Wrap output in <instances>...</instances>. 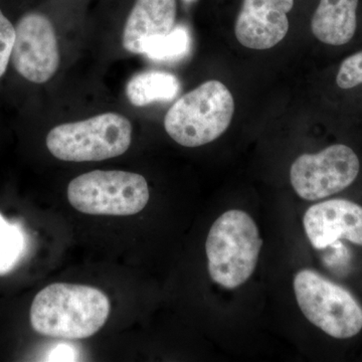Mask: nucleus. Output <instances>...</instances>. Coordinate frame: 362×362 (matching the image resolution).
<instances>
[{"instance_id":"obj_4","label":"nucleus","mask_w":362,"mask_h":362,"mask_svg":"<svg viewBox=\"0 0 362 362\" xmlns=\"http://www.w3.org/2000/svg\"><path fill=\"white\" fill-rule=\"evenodd\" d=\"M132 131L126 117L110 112L52 128L47 136V147L59 160H106L129 149Z\"/></svg>"},{"instance_id":"obj_15","label":"nucleus","mask_w":362,"mask_h":362,"mask_svg":"<svg viewBox=\"0 0 362 362\" xmlns=\"http://www.w3.org/2000/svg\"><path fill=\"white\" fill-rule=\"evenodd\" d=\"M192 47V37L187 26L175 25L163 37L150 40L143 54L153 61H176L187 56Z\"/></svg>"},{"instance_id":"obj_10","label":"nucleus","mask_w":362,"mask_h":362,"mask_svg":"<svg viewBox=\"0 0 362 362\" xmlns=\"http://www.w3.org/2000/svg\"><path fill=\"white\" fill-rule=\"evenodd\" d=\"M305 233L317 250L339 239L362 246V206L347 199H329L307 209L303 218Z\"/></svg>"},{"instance_id":"obj_13","label":"nucleus","mask_w":362,"mask_h":362,"mask_svg":"<svg viewBox=\"0 0 362 362\" xmlns=\"http://www.w3.org/2000/svg\"><path fill=\"white\" fill-rule=\"evenodd\" d=\"M180 82L173 74L146 71L130 78L126 95L133 106L144 107L156 102H171L180 92Z\"/></svg>"},{"instance_id":"obj_11","label":"nucleus","mask_w":362,"mask_h":362,"mask_svg":"<svg viewBox=\"0 0 362 362\" xmlns=\"http://www.w3.org/2000/svg\"><path fill=\"white\" fill-rule=\"evenodd\" d=\"M177 0H134L123 30V47L143 54L150 40L168 35L176 25Z\"/></svg>"},{"instance_id":"obj_9","label":"nucleus","mask_w":362,"mask_h":362,"mask_svg":"<svg viewBox=\"0 0 362 362\" xmlns=\"http://www.w3.org/2000/svg\"><path fill=\"white\" fill-rule=\"evenodd\" d=\"M296 0H240L235 33L247 49H272L289 30V14Z\"/></svg>"},{"instance_id":"obj_8","label":"nucleus","mask_w":362,"mask_h":362,"mask_svg":"<svg viewBox=\"0 0 362 362\" xmlns=\"http://www.w3.org/2000/svg\"><path fill=\"white\" fill-rule=\"evenodd\" d=\"M11 59L21 77L35 84H44L54 77L59 66V51L49 16L39 11L21 16L16 25Z\"/></svg>"},{"instance_id":"obj_19","label":"nucleus","mask_w":362,"mask_h":362,"mask_svg":"<svg viewBox=\"0 0 362 362\" xmlns=\"http://www.w3.org/2000/svg\"><path fill=\"white\" fill-rule=\"evenodd\" d=\"M185 6H194L195 4L199 1V0H180Z\"/></svg>"},{"instance_id":"obj_14","label":"nucleus","mask_w":362,"mask_h":362,"mask_svg":"<svg viewBox=\"0 0 362 362\" xmlns=\"http://www.w3.org/2000/svg\"><path fill=\"white\" fill-rule=\"evenodd\" d=\"M28 251V238L23 226L0 213V277L16 270Z\"/></svg>"},{"instance_id":"obj_1","label":"nucleus","mask_w":362,"mask_h":362,"mask_svg":"<svg viewBox=\"0 0 362 362\" xmlns=\"http://www.w3.org/2000/svg\"><path fill=\"white\" fill-rule=\"evenodd\" d=\"M110 300L97 288L56 283L37 293L30 307L33 329L45 337L80 340L101 329L110 314Z\"/></svg>"},{"instance_id":"obj_16","label":"nucleus","mask_w":362,"mask_h":362,"mask_svg":"<svg viewBox=\"0 0 362 362\" xmlns=\"http://www.w3.org/2000/svg\"><path fill=\"white\" fill-rule=\"evenodd\" d=\"M337 83L341 89H352L362 85V51L344 59L337 73Z\"/></svg>"},{"instance_id":"obj_18","label":"nucleus","mask_w":362,"mask_h":362,"mask_svg":"<svg viewBox=\"0 0 362 362\" xmlns=\"http://www.w3.org/2000/svg\"><path fill=\"white\" fill-rule=\"evenodd\" d=\"M75 354L70 345L62 344L59 345L57 349H54L49 354V361H75Z\"/></svg>"},{"instance_id":"obj_7","label":"nucleus","mask_w":362,"mask_h":362,"mask_svg":"<svg viewBox=\"0 0 362 362\" xmlns=\"http://www.w3.org/2000/svg\"><path fill=\"white\" fill-rule=\"evenodd\" d=\"M361 169L350 147L334 144L315 154H302L293 162L290 181L295 192L306 201H318L350 187Z\"/></svg>"},{"instance_id":"obj_3","label":"nucleus","mask_w":362,"mask_h":362,"mask_svg":"<svg viewBox=\"0 0 362 362\" xmlns=\"http://www.w3.org/2000/svg\"><path fill=\"white\" fill-rule=\"evenodd\" d=\"M233 113L235 101L230 90L220 81H207L173 104L164 119V127L181 146L199 147L221 137Z\"/></svg>"},{"instance_id":"obj_17","label":"nucleus","mask_w":362,"mask_h":362,"mask_svg":"<svg viewBox=\"0 0 362 362\" xmlns=\"http://www.w3.org/2000/svg\"><path fill=\"white\" fill-rule=\"evenodd\" d=\"M16 26L0 8V78L6 74L13 54Z\"/></svg>"},{"instance_id":"obj_12","label":"nucleus","mask_w":362,"mask_h":362,"mask_svg":"<svg viewBox=\"0 0 362 362\" xmlns=\"http://www.w3.org/2000/svg\"><path fill=\"white\" fill-rule=\"evenodd\" d=\"M359 0H319L312 14L314 37L330 45H343L354 37Z\"/></svg>"},{"instance_id":"obj_5","label":"nucleus","mask_w":362,"mask_h":362,"mask_svg":"<svg viewBox=\"0 0 362 362\" xmlns=\"http://www.w3.org/2000/svg\"><path fill=\"white\" fill-rule=\"evenodd\" d=\"M150 197L147 181L138 173L95 170L69 183L71 206L93 216H133L140 213Z\"/></svg>"},{"instance_id":"obj_6","label":"nucleus","mask_w":362,"mask_h":362,"mask_svg":"<svg viewBox=\"0 0 362 362\" xmlns=\"http://www.w3.org/2000/svg\"><path fill=\"white\" fill-rule=\"evenodd\" d=\"M297 303L304 316L337 339L356 337L362 329V307L354 295L309 269L294 278Z\"/></svg>"},{"instance_id":"obj_2","label":"nucleus","mask_w":362,"mask_h":362,"mask_svg":"<svg viewBox=\"0 0 362 362\" xmlns=\"http://www.w3.org/2000/svg\"><path fill=\"white\" fill-rule=\"evenodd\" d=\"M263 240L246 211L221 214L209 230L206 243L207 267L214 282L235 289L247 282L258 263Z\"/></svg>"}]
</instances>
